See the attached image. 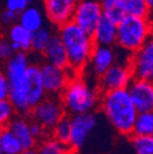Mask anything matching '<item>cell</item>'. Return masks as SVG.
Returning a JSON list of instances; mask_svg holds the SVG:
<instances>
[{
	"label": "cell",
	"mask_w": 153,
	"mask_h": 154,
	"mask_svg": "<svg viewBox=\"0 0 153 154\" xmlns=\"http://www.w3.org/2000/svg\"><path fill=\"white\" fill-rule=\"evenodd\" d=\"M99 105L110 125L119 133L131 134L139 111L131 100L127 88L102 92Z\"/></svg>",
	"instance_id": "obj_1"
},
{
	"label": "cell",
	"mask_w": 153,
	"mask_h": 154,
	"mask_svg": "<svg viewBox=\"0 0 153 154\" xmlns=\"http://www.w3.org/2000/svg\"><path fill=\"white\" fill-rule=\"evenodd\" d=\"M56 34L59 35L66 50L69 69L75 73L83 72L95 45L92 35L75 25L72 21L58 27Z\"/></svg>",
	"instance_id": "obj_2"
},
{
	"label": "cell",
	"mask_w": 153,
	"mask_h": 154,
	"mask_svg": "<svg viewBox=\"0 0 153 154\" xmlns=\"http://www.w3.org/2000/svg\"><path fill=\"white\" fill-rule=\"evenodd\" d=\"M30 65V56L26 51H15L6 60L4 70L9 86L8 100L20 115H28L31 111L27 105V69Z\"/></svg>",
	"instance_id": "obj_3"
},
{
	"label": "cell",
	"mask_w": 153,
	"mask_h": 154,
	"mask_svg": "<svg viewBox=\"0 0 153 154\" xmlns=\"http://www.w3.org/2000/svg\"><path fill=\"white\" fill-rule=\"evenodd\" d=\"M59 99L67 115H77L93 111L99 105V91L92 86L81 73L73 75L66 83Z\"/></svg>",
	"instance_id": "obj_4"
},
{
	"label": "cell",
	"mask_w": 153,
	"mask_h": 154,
	"mask_svg": "<svg viewBox=\"0 0 153 154\" xmlns=\"http://www.w3.org/2000/svg\"><path fill=\"white\" fill-rule=\"evenodd\" d=\"M153 35V20L149 17L125 16L117 23V45L127 54L135 53Z\"/></svg>",
	"instance_id": "obj_5"
},
{
	"label": "cell",
	"mask_w": 153,
	"mask_h": 154,
	"mask_svg": "<svg viewBox=\"0 0 153 154\" xmlns=\"http://www.w3.org/2000/svg\"><path fill=\"white\" fill-rule=\"evenodd\" d=\"M65 114L66 112L60 99L53 95V97H45L42 102L34 105L28 115L32 121L38 122L43 128L50 132Z\"/></svg>",
	"instance_id": "obj_6"
},
{
	"label": "cell",
	"mask_w": 153,
	"mask_h": 154,
	"mask_svg": "<svg viewBox=\"0 0 153 154\" xmlns=\"http://www.w3.org/2000/svg\"><path fill=\"white\" fill-rule=\"evenodd\" d=\"M39 70H41L42 83L44 86L47 94L55 95V97L63 92L69 80L73 75H76L69 67L66 69L59 67L47 61L39 65Z\"/></svg>",
	"instance_id": "obj_7"
},
{
	"label": "cell",
	"mask_w": 153,
	"mask_h": 154,
	"mask_svg": "<svg viewBox=\"0 0 153 154\" xmlns=\"http://www.w3.org/2000/svg\"><path fill=\"white\" fill-rule=\"evenodd\" d=\"M103 16L99 0H79L73 10L71 21L87 33H92Z\"/></svg>",
	"instance_id": "obj_8"
},
{
	"label": "cell",
	"mask_w": 153,
	"mask_h": 154,
	"mask_svg": "<svg viewBox=\"0 0 153 154\" xmlns=\"http://www.w3.org/2000/svg\"><path fill=\"white\" fill-rule=\"evenodd\" d=\"M98 79V88L101 92H104L110 89L127 88L133 79V75L129 63L125 64L115 61Z\"/></svg>",
	"instance_id": "obj_9"
},
{
	"label": "cell",
	"mask_w": 153,
	"mask_h": 154,
	"mask_svg": "<svg viewBox=\"0 0 153 154\" xmlns=\"http://www.w3.org/2000/svg\"><path fill=\"white\" fill-rule=\"evenodd\" d=\"M129 64L133 77L153 81V35L140 49L131 54Z\"/></svg>",
	"instance_id": "obj_10"
},
{
	"label": "cell",
	"mask_w": 153,
	"mask_h": 154,
	"mask_svg": "<svg viewBox=\"0 0 153 154\" xmlns=\"http://www.w3.org/2000/svg\"><path fill=\"white\" fill-rule=\"evenodd\" d=\"M95 126H97V116L93 114V111L72 115L70 148L73 150L80 149L86 143L88 136Z\"/></svg>",
	"instance_id": "obj_11"
},
{
	"label": "cell",
	"mask_w": 153,
	"mask_h": 154,
	"mask_svg": "<svg viewBox=\"0 0 153 154\" xmlns=\"http://www.w3.org/2000/svg\"><path fill=\"white\" fill-rule=\"evenodd\" d=\"M79 0H43L45 18L55 27L71 21L73 10Z\"/></svg>",
	"instance_id": "obj_12"
},
{
	"label": "cell",
	"mask_w": 153,
	"mask_h": 154,
	"mask_svg": "<svg viewBox=\"0 0 153 154\" xmlns=\"http://www.w3.org/2000/svg\"><path fill=\"white\" fill-rule=\"evenodd\" d=\"M127 91L137 111L153 110V81L133 77Z\"/></svg>",
	"instance_id": "obj_13"
},
{
	"label": "cell",
	"mask_w": 153,
	"mask_h": 154,
	"mask_svg": "<svg viewBox=\"0 0 153 154\" xmlns=\"http://www.w3.org/2000/svg\"><path fill=\"white\" fill-rule=\"evenodd\" d=\"M115 61H117V53L113 47L94 45L87 66L91 69V71L95 77H99Z\"/></svg>",
	"instance_id": "obj_14"
},
{
	"label": "cell",
	"mask_w": 153,
	"mask_h": 154,
	"mask_svg": "<svg viewBox=\"0 0 153 154\" xmlns=\"http://www.w3.org/2000/svg\"><path fill=\"white\" fill-rule=\"evenodd\" d=\"M45 97L47 92L42 83L39 65L31 63L27 69V105L30 110Z\"/></svg>",
	"instance_id": "obj_15"
},
{
	"label": "cell",
	"mask_w": 153,
	"mask_h": 154,
	"mask_svg": "<svg viewBox=\"0 0 153 154\" xmlns=\"http://www.w3.org/2000/svg\"><path fill=\"white\" fill-rule=\"evenodd\" d=\"M6 126L11 130V132L17 137V140L20 141L22 149L36 147L38 141L33 137L30 128V120L25 118V115H20V114L15 115Z\"/></svg>",
	"instance_id": "obj_16"
},
{
	"label": "cell",
	"mask_w": 153,
	"mask_h": 154,
	"mask_svg": "<svg viewBox=\"0 0 153 154\" xmlns=\"http://www.w3.org/2000/svg\"><path fill=\"white\" fill-rule=\"evenodd\" d=\"M95 45L113 47L117 43V23L102 16L97 26L91 33Z\"/></svg>",
	"instance_id": "obj_17"
},
{
	"label": "cell",
	"mask_w": 153,
	"mask_h": 154,
	"mask_svg": "<svg viewBox=\"0 0 153 154\" xmlns=\"http://www.w3.org/2000/svg\"><path fill=\"white\" fill-rule=\"evenodd\" d=\"M42 54H43L44 60L47 63L55 65V66H59V67H64V69L69 67L66 50H65L64 44L60 41L58 34L52 35L48 45L45 47V49L43 50Z\"/></svg>",
	"instance_id": "obj_18"
},
{
	"label": "cell",
	"mask_w": 153,
	"mask_h": 154,
	"mask_svg": "<svg viewBox=\"0 0 153 154\" xmlns=\"http://www.w3.org/2000/svg\"><path fill=\"white\" fill-rule=\"evenodd\" d=\"M8 39L10 41L15 51H30L32 43V32L22 27L18 22L9 26Z\"/></svg>",
	"instance_id": "obj_19"
},
{
	"label": "cell",
	"mask_w": 153,
	"mask_h": 154,
	"mask_svg": "<svg viewBox=\"0 0 153 154\" xmlns=\"http://www.w3.org/2000/svg\"><path fill=\"white\" fill-rule=\"evenodd\" d=\"M45 15L37 5H28L18 14L17 22L30 32H34L44 26Z\"/></svg>",
	"instance_id": "obj_20"
},
{
	"label": "cell",
	"mask_w": 153,
	"mask_h": 154,
	"mask_svg": "<svg viewBox=\"0 0 153 154\" xmlns=\"http://www.w3.org/2000/svg\"><path fill=\"white\" fill-rule=\"evenodd\" d=\"M153 131V110L139 111L132 126V136H151Z\"/></svg>",
	"instance_id": "obj_21"
},
{
	"label": "cell",
	"mask_w": 153,
	"mask_h": 154,
	"mask_svg": "<svg viewBox=\"0 0 153 154\" xmlns=\"http://www.w3.org/2000/svg\"><path fill=\"white\" fill-rule=\"evenodd\" d=\"M0 144H2L3 154H18L22 150L20 141L8 126L0 128Z\"/></svg>",
	"instance_id": "obj_22"
},
{
	"label": "cell",
	"mask_w": 153,
	"mask_h": 154,
	"mask_svg": "<svg viewBox=\"0 0 153 154\" xmlns=\"http://www.w3.org/2000/svg\"><path fill=\"white\" fill-rule=\"evenodd\" d=\"M53 138L70 147L71 142V116L65 114L50 131Z\"/></svg>",
	"instance_id": "obj_23"
},
{
	"label": "cell",
	"mask_w": 153,
	"mask_h": 154,
	"mask_svg": "<svg viewBox=\"0 0 153 154\" xmlns=\"http://www.w3.org/2000/svg\"><path fill=\"white\" fill-rule=\"evenodd\" d=\"M99 4L102 8L103 16L111 20L113 22L118 23L126 16L120 0H99Z\"/></svg>",
	"instance_id": "obj_24"
},
{
	"label": "cell",
	"mask_w": 153,
	"mask_h": 154,
	"mask_svg": "<svg viewBox=\"0 0 153 154\" xmlns=\"http://www.w3.org/2000/svg\"><path fill=\"white\" fill-rule=\"evenodd\" d=\"M54 33L45 26L41 27L39 29H37L32 32V43H31V50L37 53V54H42L45 47L48 45L50 38Z\"/></svg>",
	"instance_id": "obj_25"
},
{
	"label": "cell",
	"mask_w": 153,
	"mask_h": 154,
	"mask_svg": "<svg viewBox=\"0 0 153 154\" xmlns=\"http://www.w3.org/2000/svg\"><path fill=\"white\" fill-rule=\"evenodd\" d=\"M71 148L55 138L45 137L38 146V154H66Z\"/></svg>",
	"instance_id": "obj_26"
},
{
	"label": "cell",
	"mask_w": 153,
	"mask_h": 154,
	"mask_svg": "<svg viewBox=\"0 0 153 154\" xmlns=\"http://www.w3.org/2000/svg\"><path fill=\"white\" fill-rule=\"evenodd\" d=\"M120 2L125 15L148 17V8L146 0H120Z\"/></svg>",
	"instance_id": "obj_27"
},
{
	"label": "cell",
	"mask_w": 153,
	"mask_h": 154,
	"mask_svg": "<svg viewBox=\"0 0 153 154\" xmlns=\"http://www.w3.org/2000/svg\"><path fill=\"white\" fill-rule=\"evenodd\" d=\"M132 146L136 154H153V140L151 136H132Z\"/></svg>",
	"instance_id": "obj_28"
},
{
	"label": "cell",
	"mask_w": 153,
	"mask_h": 154,
	"mask_svg": "<svg viewBox=\"0 0 153 154\" xmlns=\"http://www.w3.org/2000/svg\"><path fill=\"white\" fill-rule=\"evenodd\" d=\"M15 115L16 110L8 99L0 100V128L5 127Z\"/></svg>",
	"instance_id": "obj_29"
},
{
	"label": "cell",
	"mask_w": 153,
	"mask_h": 154,
	"mask_svg": "<svg viewBox=\"0 0 153 154\" xmlns=\"http://www.w3.org/2000/svg\"><path fill=\"white\" fill-rule=\"evenodd\" d=\"M32 2L33 0H5V9L20 14L28 5H31Z\"/></svg>",
	"instance_id": "obj_30"
},
{
	"label": "cell",
	"mask_w": 153,
	"mask_h": 154,
	"mask_svg": "<svg viewBox=\"0 0 153 154\" xmlns=\"http://www.w3.org/2000/svg\"><path fill=\"white\" fill-rule=\"evenodd\" d=\"M15 50L8 38H0V60H8L14 55Z\"/></svg>",
	"instance_id": "obj_31"
},
{
	"label": "cell",
	"mask_w": 153,
	"mask_h": 154,
	"mask_svg": "<svg viewBox=\"0 0 153 154\" xmlns=\"http://www.w3.org/2000/svg\"><path fill=\"white\" fill-rule=\"evenodd\" d=\"M17 18H18V14L8 9H4L2 14H0V22L5 26H11L12 23L17 22Z\"/></svg>",
	"instance_id": "obj_32"
},
{
	"label": "cell",
	"mask_w": 153,
	"mask_h": 154,
	"mask_svg": "<svg viewBox=\"0 0 153 154\" xmlns=\"http://www.w3.org/2000/svg\"><path fill=\"white\" fill-rule=\"evenodd\" d=\"M30 128H31V132H32V134H33V137L38 141V140H44L45 138V136H47V133H49L45 128H43L39 124L38 122H36V121H30Z\"/></svg>",
	"instance_id": "obj_33"
},
{
	"label": "cell",
	"mask_w": 153,
	"mask_h": 154,
	"mask_svg": "<svg viewBox=\"0 0 153 154\" xmlns=\"http://www.w3.org/2000/svg\"><path fill=\"white\" fill-rule=\"evenodd\" d=\"M8 95H9V86L6 77L3 71H0V100L8 99Z\"/></svg>",
	"instance_id": "obj_34"
},
{
	"label": "cell",
	"mask_w": 153,
	"mask_h": 154,
	"mask_svg": "<svg viewBox=\"0 0 153 154\" xmlns=\"http://www.w3.org/2000/svg\"><path fill=\"white\" fill-rule=\"evenodd\" d=\"M147 8H148V17L153 20V0H146Z\"/></svg>",
	"instance_id": "obj_35"
},
{
	"label": "cell",
	"mask_w": 153,
	"mask_h": 154,
	"mask_svg": "<svg viewBox=\"0 0 153 154\" xmlns=\"http://www.w3.org/2000/svg\"><path fill=\"white\" fill-rule=\"evenodd\" d=\"M18 154H38V152L34 148H28V149H22Z\"/></svg>",
	"instance_id": "obj_36"
},
{
	"label": "cell",
	"mask_w": 153,
	"mask_h": 154,
	"mask_svg": "<svg viewBox=\"0 0 153 154\" xmlns=\"http://www.w3.org/2000/svg\"><path fill=\"white\" fill-rule=\"evenodd\" d=\"M66 154H77V153H76V150H73V149H70Z\"/></svg>",
	"instance_id": "obj_37"
},
{
	"label": "cell",
	"mask_w": 153,
	"mask_h": 154,
	"mask_svg": "<svg viewBox=\"0 0 153 154\" xmlns=\"http://www.w3.org/2000/svg\"><path fill=\"white\" fill-rule=\"evenodd\" d=\"M0 154H3V149H2V144H0Z\"/></svg>",
	"instance_id": "obj_38"
},
{
	"label": "cell",
	"mask_w": 153,
	"mask_h": 154,
	"mask_svg": "<svg viewBox=\"0 0 153 154\" xmlns=\"http://www.w3.org/2000/svg\"><path fill=\"white\" fill-rule=\"evenodd\" d=\"M151 137H152V140H153V131H152V133H151Z\"/></svg>",
	"instance_id": "obj_39"
}]
</instances>
